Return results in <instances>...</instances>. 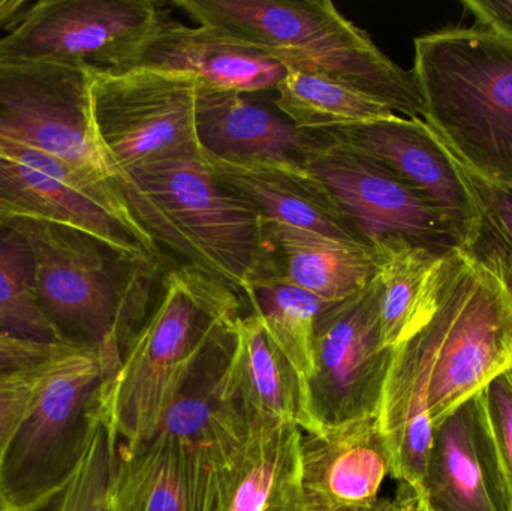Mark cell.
<instances>
[{
    "mask_svg": "<svg viewBox=\"0 0 512 511\" xmlns=\"http://www.w3.org/2000/svg\"><path fill=\"white\" fill-rule=\"evenodd\" d=\"M201 159L216 177L251 201L267 221L351 245L370 246L327 186L304 165L283 161H227L203 152Z\"/></svg>",
    "mask_w": 512,
    "mask_h": 511,
    "instance_id": "e0dca14e",
    "label": "cell"
},
{
    "mask_svg": "<svg viewBox=\"0 0 512 511\" xmlns=\"http://www.w3.org/2000/svg\"><path fill=\"white\" fill-rule=\"evenodd\" d=\"M265 221L277 276L325 303H339L363 290L376 275L370 246L351 245L279 222Z\"/></svg>",
    "mask_w": 512,
    "mask_h": 511,
    "instance_id": "44dd1931",
    "label": "cell"
},
{
    "mask_svg": "<svg viewBox=\"0 0 512 511\" xmlns=\"http://www.w3.org/2000/svg\"><path fill=\"white\" fill-rule=\"evenodd\" d=\"M379 300L375 276L363 290L319 315L307 389L322 429L379 416L394 356L382 342Z\"/></svg>",
    "mask_w": 512,
    "mask_h": 511,
    "instance_id": "4fadbf2b",
    "label": "cell"
},
{
    "mask_svg": "<svg viewBox=\"0 0 512 511\" xmlns=\"http://www.w3.org/2000/svg\"><path fill=\"white\" fill-rule=\"evenodd\" d=\"M301 432L252 413L248 443L203 511H304Z\"/></svg>",
    "mask_w": 512,
    "mask_h": 511,
    "instance_id": "ffe728a7",
    "label": "cell"
},
{
    "mask_svg": "<svg viewBox=\"0 0 512 511\" xmlns=\"http://www.w3.org/2000/svg\"><path fill=\"white\" fill-rule=\"evenodd\" d=\"M201 152L227 161H283L306 165L321 149L318 132L297 128L245 93L201 83L195 116Z\"/></svg>",
    "mask_w": 512,
    "mask_h": 511,
    "instance_id": "d6986e66",
    "label": "cell"
},
{
    "mask_svg": "<svg viewBox=\"0 0 512 511\" xmlns=\"http://www.w3.org/2000/svg\"><path fill=\"white\" fill-rule=\"evenodd\" d=\"M174 5L286 71L328 75L381 99L399 116L423 117L412 72L382 53L330 0H179Z\"/></svg>",
    "mask_w": 512,
    "mask_h": 511,
    "instance_id": "5b68a950",
    "label": "cell"
},
{
    "mask_svg": "<svg viewBox=\"0 0 512 511\" xmlns=\"http://www.w3.org/2000/svg\"><path fill=\"white\" fill-rule=\"evenodd\" d=\"M239 320L195 360L159 425L158 432L173 438L188 462L192 511L204 510L251 434L252 413L237 381Z\"/></svg>",
    "mask_w": 512,
    "mask_h": 511,
    "instance_id": "30bf717a",
    "label": "cell"
},
{
    "mask_svg": "<svg viewBox=\"0 0 512 511\" xmlns=\"http://www.w3.org/2000/svg\"><path fill=\"white\" fill-rule=\"evenodd\" d=\"M15 219L75 228L129 254L168 261L132 218L113 180L38 150L0 146V221Z\"/></svg>",
    "mask_w": 512,
    "mask_h": 511,
    "instance_id": "9c48e42d",
    "label": "cell"
},
{
    "mask_svg": "<svg viewBox=\"0 0 512 511\" xmlns=\"http://www.w3.org/2000/svg\"><path fill=\"white\" fill-rule=\"evenodd\" d=\"M117 446L119 438L104 416L74 479L36 511H111V483L116 468Z\"/></svg>",
    "mask_w": 512,
    "mask_h": 511,
    "instance_id": "4dcf8cb0",
    "label": "cell"
},
{
    "mask_svg": "<svg viewBox=\"0 0 512 511\" xmlns=\"http://www.w3.org/2000/svg\"><path fill=\"white\" fill-rule=\"evenodd\" d=\"M108 374L86 354L50 375L0 468V510L36 511L80 470L104 419Z\"/></svg>",
    "mask_w": 512,
    "mask_h": 511,
    "instance_id": "52a82bcc",
    "label": "cell"
},
{
    "mask_svg": "<svg viewBox=\"0 0 512 511\" xmlns=\"http://www.w3.org/2000/svg\"><path fill=\"white\" fill-rule=\"evenodd\" d=\"M454 161L475 209L459 249L492 272L512 294V189L486 182Z\"/></svg>",
    "mask_w": 512,
    "mask_h": 511,
    "instance_id": "f1b7e54d",
    "label": "cell"
},
{
    "mask_svg": "<svg viewBox=\"0 0 512 511\" xmlns=\"http://www.w3.org/2000/svg\"><path fill=\"white\" fill-rule=\"evenodd\" d=\"M92 69L0 59V146L38 150L111 179L90 123Z\"/></svg>",
    "mask_w": 512,
    "mask_h": 511,
    "instance_id": "7c38bea8",
    "label": "cell"
},
{
    "mask_svg": "<svg viewBox=\"0 0 512 511\" xmlns=\"http://www.w3.org/2000/svg\"><path fill=\"white\" fill-rule=\"evenodd\" d=\"M274 92L277 110L306 131L375 122L397 114L358 87L316 72L289 69Z\"/></svg>",
    "mask_w": 512,
    "mask_h": 511,
    "instance_id": "484cf974",
    "label": "cell"
},
{
    "mask_svg": "<svg viewBox=\"0 0 512 511\" xmlns=\"http://www.w3.org/2000/svg\"><path fill=\"white\" fill-rule=\"evenodd\" d=\"M475 440L496 511H512V377L505 372L474 399Z\"/></svg>",
    "mask_w": 512,
    "mask_h": 511,
    "instance_id": "f546056e",
    "label": "cell"
},
{
    "mask_svg": "<svg viewBox=\"0 0 512 511\" xmlns=\"http://www.w3.org/2000/svg\"><path fill=\"white\" fill-rule=\"evenodd\" d=\"M111 511H192L188 462L179 444L158 432L146 443L117 446Z\"/></svg>",
    "mask_w": 512,
    "mask_h": 511,
    "instance_id": "cb8c5ba5",
    "label": "cell"
},
{
    "mask_svg": "<svg viewBox=\"0 0 512 511\" xmlns=\"http://www.w3.org/2000/svg\"><path fill=\"white\" fill-rule=\"evenodd\" d=\"M113 182L162 254L222 279L243 300L256 282L277 276L261 213L201 155L143 165Z\"/></svg>",
    "mask_w": 512,
    "mask_h": 511,
    "instance_id": "7a4b0ae2",
    "label": "cell"
},
{
    "mask_svg": "<svg viewBox=\"0 0 512 511\" xmlns=\"http://www.w3.org/2000/svg\"><path fill=\"white\" fill-rule=\"evenodd\" d=\"M421 119L475 176L512 189V41L483 26L418 36Z\"/></svg>",
    "mask_w": 512,
    "mask_h": 511,
    "instance_id": "3957f363",
    "label": "cell"
},
{
    "mask_svg": "<svg viewBox=\"0 0 512 511\" xmlns=\"http://www.w3.org/2000/svg\"><path fill=\"white\" fill-rule=\"evenodd\" d=\"M351 511H396L394 510L393 500H379L373 506L366 507V509L351 510Z\"/></svg>",
    "mask_w": 512,
    "mask_h": 511,
    "instance_id": "8d00e7d4",
    "label": "cell"
},
{
    "mask_svg": "<svg viewBox=\"0 0 512 511\" xmlns=\"http://www.w3.org/2000/svg\"><path fill=\"white\" fill-rule=\"evenodd\" d=\"M372 248L382 342L394 350L429 314L444 257L400 237L379 240Z\"/></svg>",
    "mask_w": 512,
    "mask_h": 511,
    "instance_id": "603a6c76",
    "label": "cell"
},
{
    "mask_svg": "<svg viewBox=\"0 0 512 511\" xmlns=\"http://www.w3.org/2000/svg\"><path fill=\"white\" fill-rule=\"evenodd\" d=\"M463 6L471 12L478 26L487 27L512 41V0H466Z\"/></svg>",
    "mask_w": 512,
    "mask_h": 511,
    "instance_id": "836d02e7",
    "label": "cell"
},
{
    "mask_svg": "<svg viewBox=\"0 0 512 511\" xmlns=\"http://www.w3.org/2000/svg\"><path fill=\"white\" fill-rule=\"evenodd\" d=\"M15 221L32 248L36 300L57 341L96 354L110 380L158 300L168 261L75 228Z\"/></svg>",
    "mask_w": 512,
    "mask_h": 511,
    "instance_id": "6da1fadb",
    "label": "cell"
},
{
    "mask_svg": "<svg viewBox=\"0 0 512 511\" xmlns=\"http://www.w3.org/2000/svg\"><path fill=\"white\" fill-rule=\"evenodd\" d=\"M191 75L228 92H268L286 74L276 60L209 26L189 27L165 15L138 48L131 65Z\"/></svg>",
    "mask_w": 512,
    "mask_h": 511,
    "instance_id": "ac0fdd59",
    "label": "cell"
},
{
    "mask_svg": "<svg viewBox=\"0 0 512 511\" xmlns=\"http://www.w3.org/2000/svg\"><path fill=\"white\" fill-rule=\"evenodd\" d=\"M409 336L429 363V413L435 429L511 371L512 294L492 272L456 249L442 261L429 314Z\"/></svg>",
    "mask_w": 512,
    "mask_h": 511,
    "instance_id": "8992f818",
    "label": "cell"
},
{
    "mask_svg": "<svg viewBox=\"0 0 512 511\" xmlns=\"http://www.w3.org/2000/svg\"><path fill=\"white\" fill-rule=\"evenodd\" d=\"M35 258L17 221H0V336L60 344L36 300Z\"/></svg>",
    "mask_w": 512,
    "mask_h": 511,
    "instance_id": "83f0119b",
    "label": "cell"
},
{
    "mask_svg": "<svg viewBox=\"0 0 512 511\" xmlns=\"http://www.w3.org/2000/svg\"><path fill=\"white\" fill-rule=\"evenodd\" d=\"M237 381L246 407L256 416L292 423L303 434L321 426L310 408L307 380L271 341L252 311L237 323Z\"/></svg>",
    "mask_w": 512,
    "mask_h": 511,
    "instance_id": "7402d4cb",
    "label": "cell"
},
{
    "mask_svg": "<svg viewBox=\"0 0 512 511\" xmlns=\"http://www.w3.org/2000/svg\"><path fill=\"white\" fill-rule=\"evenodd\" d=\"M246 309L222 279L185 264L168 266L149 318L105 383V419L119 443L137 446L155 437L195 360Z\"/></svg>",
    "mask_w": 512,
    "mask_h": 511,
    "instance_id": "277c9868",
    "label": "cell"
},
{
    "mask_svg": "<svg viewBox=\"0 0 512 511\" xmlns=\"http://www.w3.org/2000/svg\"><path fill=\"white\" fill-rule=\"evenodd\" d=\"M304 167L327 186L370 246L400 237L441 257L460 248L448 216L373 159L325 140Z\"/></svg>",
    "mask_w": 512,
    "mask_h": 511,
    "instance_id": "5bb4252c",
    "label": "cell"
},
{
    "mask_svg": "<svg viewBox=\"0 0 512 511\" xmlns=\"http://www.w3.org/2000/svg\"><path fill=\"white\" fill-rule=\"evenodd\" d=\"M245 303L248 311L258 315L271 341L307 380L313 371L316 323L331 303L288 284L279 276L256 282Z\"/></svg>",
    "mask_w": 512,
    "mask_h": 511,
    "instance_id": "4316f807",
    "label": "cell"
},
{
    "mask_svg": "<svg viewBox=\"0 0 512 511\" xmlns=\"http://www.w3.org/2000/svg\"><path fill=\"white\" fill-rule=\"evenodd\" d=\"M32 3L27 0H0V35L8 32Z\"/></svg>",
    "mask_w": 512,
    "mask_h": 511,
    "instance_id": "e575fe53",
    "label": "cell"
},
{
    "mask_svg": "<svg viewBox=\"0 0 512 511\" xmlns=\"http://www.w3.org/2000/svg\"><path fill=\"white\" fill-rule=\"evenodd\" d=\"M510 374H511V377H512V368H511Z\"/></svg>",
    "mask_w": 512,
    "mask_h": 511,
    "instance_id": "74e56055",
    "label": "cell"
},
{
    "mask_svg": "<svg viewBox=\"0 0 512 511\" xmlns=\"http://www.w3.org/2000/svg\"><path fill=\"white\" fill-rule=\"evenodd\" d=\"M328 143L384 165L406 185L429 198L450 219L462 243L474 219V201L456 161L423 119L393 114L375 122L321 129Z\"/></svg>",
    "mask_w": 512,
    "mask_h": 511,
    "instance_id": "9a60e30c",
    "label": "cell"
},
{
    "mask_svg": "<svg viewBox=\"0 0 512 511\" xmlns=\"http://www.w3.org/2000/svg\"><path fill=\"white\" fill-rule=\"evenodd\" d=\"M152 0H42L0 35V59L125 69L165 17Z\"/></svg>",
    "mask_w": 512,
    "mask_h": 511,
    "instance_id": "8fae6325",
    "label": "cell"
},
{
    "mask_svg": "<svg viewBox=\"0 0 512 511\" xmlns=\"http://www.w3.org/2000/svg\"><path fill=\"white\" fill-rule=\"evenodd\" d=\"M424 500L438 511H496L478 456L472 401L433 429Z\"/></svg>",
    "mask_w": 512,
    "mask_h": 511,
    "instance_id": "d4e9b609",
    "label": "cell"
},
{
    "mask_svg": "<svg viewBox=\"0 0 512 511\" xmlns=\"http://www.w3.org/2000/svg\"><path fill=\"white\" fill-rule=\"evenodd\" d=\"M84 354L81 348L63 344H35L0 336V378L32 374L66 365Z\"/></svg>",
    "mask_w": 512,
    "mask_h": 511,
    "instance_id": "d6a6232c",
    "label": "cell"
},
{
    "mask_svg": "<svg viewBox=\"0 0 512 511\" xmlns=\"http://www.w3.org/2000/svg\"><path fill=\"white\" fill-rule=\"evenodd\" d=\"M66 365L47 369V371L32 372V374L0 378V468H2L9 444L14 440L15 434L23 425L24 420L32 413L45 381L53 372Z\"/></svg>",
    "mask_w": 512,
    "mask_h": 511,
    "instance_id": "1f68e13d",
    "label": "cell"
},
{
    "mask_svg": "<svg viewBox=\"0 0 512 511\" xmlns=\"http://www.w3.org/2000/svg\"><path fill=\"white\" fill-rule=\"evenodd\" d=\"M0 511H2V510H0Z\"/></svg>",
    "mask_w": 512,
    "mask_h": 511,
    "instance_id": "f35d334b",
    "label": "cell"
},
{
    "mask_svg": "<svg viewBox=\"0 0 512 511\" xmlns=\"http://www.w3.org/2000/svg\"><path fill=\"white\" fill-rule=\"evenodd\" d=\"M391 456L378 417L301 435L304 511L366 509L379 501Z\"/></svg>",
    "mask_w": 512,
    "mask_h": 511,
    "instance_id": "2e32d148",
    "label": "cell"
},
{
    "mask_svg": "<svg viewBox=\"0 0 512 511\" xmlns=\"http://www.w3.org/2000/svg\"><path fill=\"white\" fill-rule=\"evenodd\" d=\"M394 510L396 511H438L433 509L424 498L418 497L408 486L400 485L394 498Z\"/></svg>",
    "mask_w": 512,
    "mask_h": 511,
    "instance_id": "d590c367",
    "label": "cell"
},
{
    "mask_svg": "<svg viewBox=\"0 0 512 511\" xmlns=\"http://www.w3.org/2000/svg\"><path fill=\"white\" fill-rule=\"evenodd\" d=\"M200 84L191 75L141 66L92 71L90 123L111 179L164 159L201 155Z\"/></svg>",
    "mask_w": 512,
    "mask_h": 511,
    "instance_id": "ba28073f",
    "label": "cell"
}]
</instances>
